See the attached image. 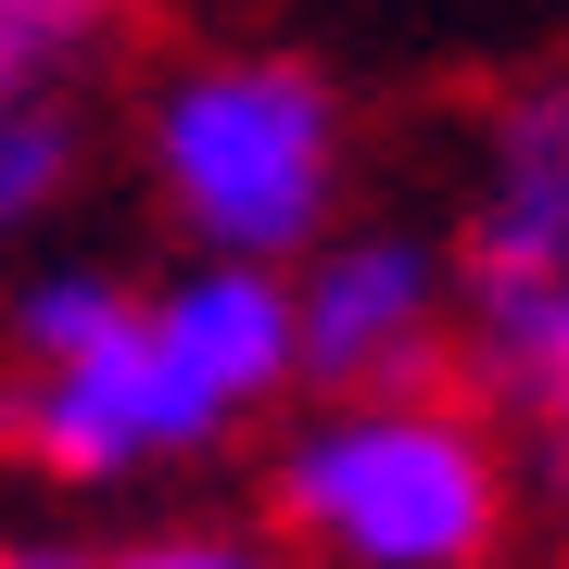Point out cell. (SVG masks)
Segmentation results:
<instances>
[{
  "instance_id": "cell-10",
  "label": "cell",
  "mask_w": 569,
  "mask_h": 569,
  "mask_svg": "<svg viewBox=\"0 0 569 569\" xmlns=\"http://www.w3.org/2000/svg\"><path fill=\"white\" fill-rule=\"evenodd\" d=\"M0 569H89V545H51V531H0Z\"/></svg>"
},
{
  "instance_id": "cell-11",
  "label": "cell",
  "mask_w": 569,
  "mask_h": 569,
  "mask_svg": "<svg viewBox=\"0 0 569 569\" xmlns=\"http://www.w3.org/2000/svg\"><path fill=\"white\" fill-rule=\"evenodd\" d=\"M89 13H102V26H127V13H152V0H89Z\"/></svg>"
},
{
  "instance_id": "cell-8",
  "label": "cell",
  "mask_w": 569,
  "mask_h": 569,
  "mask_svg": "<svg viewBox=\"0 0 569 569\" xmlns=\"http://www.w3.org/2000/svg\"><path fill=\"white\" fill-rule=\"evenodd\" d=\"M114 26L89 0H0V89H63Z\"/></svg>"
},
{
  "instance_id": "cell-5",
  "label": "cell",
  "mask_w": 569,
  "mask_h": 569,
  "mask_svg": "<svg viewBox=\"0 0 569 569\" xmlns=\"http://www.w3.org/2000/svg\"><path fill=\"white\" fill-rule=\"evenodd\" d=\"M291 367L305 392H406L456 380V266L443 228H355L329 216L291 253Z\"/></svg>"
},
{
  "instance_id": "cell-1",
  "label": "cell",
  "mask_w": 569,
  "mask_h": 569,
  "mask_svg": "<svg viewBox=\"0 0 569 569\" xmlns=\"http://www.w3.org/2000/svg\"><path fill=\"white\" fill-rule=\"evenodd\" d=\"M305 392L291 367V266L190 253L164 279L39 266L0 317V456L51 493H127L203 468Z\"/></svg>"
},
{
  "instance_id": "cell-7",
  "label": "cell",
  "mask_w": 569,
  "mask_h": 569,
  "mask_svg": "<svg viewBox=\"0 0 569 569\" xmlns=\"http://www.w3.org/2000/svg\"><path fill=\"white\" fill-rule=\"evenodd\" d=\"M89 569H305L279 531H228V519H152V531H114L89 545Z\"/></svg>"
},
{
  "instance_id": "cell-2",
  "label": "cell",
  "mask_w": 569,
  "mask_h": 569,
  "mask_svg": "<svg viewBox=\"0 0 569 569\" xmlns=\"http://www.w3.org/2000/svg\"><path fill=\"white\" fill-rule=\"evenodd\" d=\"M266 531L305 569H493L519 531V443L468 380L291 392Z\"/></svg>"
},
{
  "instance_id": "cell-6",
  "label": "cell",
  "mask_w": 569,
  "mask_h": 569,
  "mask_svg": "<svg viewBox=\"0 0 569 569\" xmlns=\"http://www.w3.org/2000/svg\"><path fill=\"white\" fill-rule=\"evenodd\" d=\"M89 164V127L63 89H0V241H26V228L63 216V190H77Z\"/></svg>"
},
{
  "instance_id": "cell-3",
  "label": "cell",
  "mask_w": 569,
  "mask_h": 569,
  "mask_svg": "<svg viewBox=\"0 0 569 569\" xmlns=\"http://www.w3.org/2000/svg\"><path fill=\"white\" fill-rule=\"evenodd\" d=\"M140 178L190 253L291 266L355 190V114L305 51H178L140 89Z\"/></svg>"
},
{
  "instance_id": "cell-9",
  "label": "cell",
  "mask_w": 569,
  "mask_h": 569,
  "mask_svg": "<svg viewBox=\"0 0 569 569\" xmlns=\"http://www.w3.org/2000/svg\"><path fill=\"white\" fill-rule=\"evenodd\" d=\"M507 443H519V468H531L545 493H569V380H545V392H531V406L507 418Z\"/></svg>"
},
{
  "instance_id": "cell-4",
  "label": "cell",
  "mask_w": 569,
  "mask_h": 569,
  "mask_svg": "<svg viewBox=\"0 0 569 569\" xmlns=\"http://www.w3.org/2000/svg\"><path fill=\"white\" fill-rule=\"evenodd\" d=\"M443 266H456V380L493 418H519L545 380H569V63L507 77L481 102Z\"/></svg>"
}]
</instances>
